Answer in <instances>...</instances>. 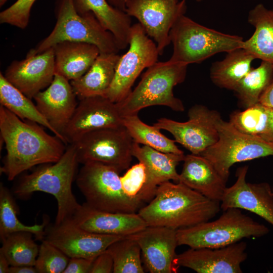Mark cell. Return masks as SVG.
I'll return each mask as SVG.
<instances>
[{
	"label": "cell",
	"instance_id": "obj_1",
	"mask_svg": "<svg viewBox=\"0 0 273 273\" xmlns=\"http://www.w3.org/2000/svg\"><path fill=\"white\" fill-rule=\"evenodd\" d=\"M41 126L0 105L1 138L7 152L0 171L9 180L35 166L57 162L65 152L66 144Z\"/></svg>",
	"mask_w": 273,
	"mask_h": 273
},
{
	"label": "cell",
	"instance_id": "obj_2",
	"mask_svg": "<svg viewBox=\"0 0 273 273\" xmlns=\"http://www.w3.org/2000/svg\"><path fill=\"white\" fill-rule=\"evenodd\" d=\"M220 209V202L181 183L167 181L158 186L154 198L138 213L147 226L177 230L209 221Z\"/></svg>",
	"mask_w": 273,
	"mask_h": 273
},
{
	"label": "cell",
	"instance_id": "obj_3",
	"mask_svg": "<svg viewBox=\"0 0 273 273\" xmlns=\"http://www.w3.org/2000/svg\"><path fill=\"white\" fill-rule=\"evenodd\" d=\"M78 164L76 147L73 144H69L57 162L39 165L30 173L21 176L13 193L21 199L30 198L36 192L53 195L58 205L54 223H60L71 218L81 206L72 189Z\"/></svg>",
	"mask_w": 273,
	"mask_h": 273
},
{
	"label": "cell",
	"instance_id": "obj_4",
	"mask_svg": "<svg viewBox=\"0 0 273 273\" xmlns=\"http://www.w3.org/2000/svg\"><path fill=\"white\" fill-rule=\"evenodd\" d=\"M55 13L56 23L52 32L26 56L40 54L66 41L94 44L100 53L117 54L120 50L114 35L103 27L92 12L77 11L74 0H56Z\"/></svg>",
	"mask_w": 273,
	"mask_h": 273
},
{
	"label": "cell",
	"instance_id": "obj_5",
	"mask_svg": "<svg viewBox=\"0 0 273 273\" xmlns=\"http://www.w3.org/2000/svg\"><path fill=\"white\" fill-rule=\"evenodd\" d=\"M187 66L169 60L157 62L148 68L137 86L123 100L116 103L122 117L138 114L142 109L156 105L184 111L183 103L174 96L173 89L185 81Z\"/></svg>",
	"mask_w": 273,
	"mask_h": 273
},
{
	"label": "cell",
	"instance_id": "obj_6",
	"mask_svg": "<svg viewBox=\"0 0 273 273\" xmlns=\"http://www.w3.org/2000/svg\"><path fill=\"white\" fill-rule=\"evenodd\" d=\"M173 52L169 60L188 65L200 63L216 54L242 47L243 37L208 28L184 15L170 31Z\"/></svg>",
	"mask_w": 273,
	"mask_h": 273
},
{
	"label": "cell",
	"instance_id": "obj_7",
	"mask_svg": "<svg viewBox=\"0 0 273 273\" xmlns=\"http://www.w3.org/2000/svg\"><path fill=\"white\" fill-rule=\"evenodd\" d=\"M241 209L230 208L217 219L177 230L178 245H187L192 248L223 247L250 237L266 235L269 229Z\"/></svg>",
	"mask_w": 273,
	"mask_h": 273
},
{
	"label": "cell",
	"instance_id": "obj_8",
	"mask_svg": "<svg viewBox=\"0 0 273 273\" xmlns=\"http://www.w3.org/2000/svg\"><path fill=\"white\" fill-rule=\"evenodd\" d=\"M82 165L76 182L89 207L106 212L132 213L144 206L125 194L120 172L116 169L97 162Z\"/></svg>",
	"mask_w": 273,
	"mask_h": 273
},
{
	"label": "cell",
	"instance_id": "obj_9",
	"mask_svg": "<svg viewBox=\"0 0 273 273\" xmlns=\"http://www.w3.org/2000/svg\"><path fill=\"white\" fill-rule=\"evenodd\" d=\"M217 141L200 155L206 158L225 180L235 163L273 156V144L260 137L243 133L220 118Z\"/></svg>",
	"mask_w": 273,
	"mask_h": 273
},
{
	"label": "cell",
	"instance_id": "obj_10",
	"mask_svg": "<svg viewBox=\"0 0 273 273\" xmlns=\"http://www.w3.org/2000/svg\"><path fill=\"white\" fill-rule=\"evenodd\" d=\"M128 51L120 56L113 81L103 97L117 103L131 91L141 73L157 62L160 55L155 41L139 23L132 25Z\"/></svg>",
	"mask_w": 273,
	"mask_h": 273
},
{
	"label": "cell",
	"instance_id": "obj_11",
	"mask_svg": "<svg viewBox=\"0 0 273 273\" xmlns=\"http://www.w3.org/2000/svg\"><path fill=\"white\" fill-rule=\"evenodd\" d=\"M133 144L123 126L90 131L73 143L79 163H100L120 173L130 165Z\"/></svg>",
	"mask_w": 273,
	"mask_h": 273
},
{
	"label": "cell",
	"instance_id": "obj_12",
	"mask_svg": "<svg viewBox=\"0 0 273 273\" xmlns=\"http://www.w3.org/2000/svg\"><path fill=\"white\" fill-rule=\"evenodd\" d=\"M188 117L185 122L161 118L153 125L169 132L175 142L191 154L200 155L217 141V123L221 117L217 111L202 105L192 107L188 111Z\"/></svg>",
	"mask_w": 273,
	"mask_h": 273
},
{
	"label": "cell",
	"instance_id": "obj_13",
	"mask_svg": "<svg viewBox=\"0 0 273 273\" xmlns=\"http://www.w3.org/2000/svg\"><path fill=\"white\" fill-rule=\"evenodd\" d=\"M186 0H129L124 11L135 18L156 43L159 54L171 42L170 31L186 11Z\"/></svg>",
	"mask_w": 273,
	"mask_h": 273
},
{
	"label": "cell",
	"instance_id": "obj_14",
	"mask_svg": "<svg viewBox=\"0 0 273 273\" xmlns=\"http://www.w3.org/2000/svg\"><path fill=\"white\" fill-rule=\"evenodd\" d=\"M124 237L87 231L69 218L59 224H48L43 240L58 248L69 258L95 259L111 244Z\"/></svg>",
	"mask_w": 273,
	"mask_h": 273
},
{
	"label": "cell",
	"instance_id": "obj_15",
	"mask_svg": "<svg viewBox=\"0 0 273 273\" xmlns=\"http://www.w3.org/2000/svg\"><path fill=\"white\" fill-rule=\"evenodd\" d=\"M123 126L116 103L97 96L79 100L62 132L66 144H73L85 134L96 130Z\"/></svg>",
	"mask_w": 273,
	"mask_h": 273
},
{
	"label": "cell",
	"instance_id": "obj_16",
	"mask_svg": "<svg viewBox=\"0 0 273 273\" xmlns=\"http://www.w3.org/2000/svg\"><path fill=\"white\" fill-rule=\"evenodd\" d=\"M246 248V243L241 241L217 248H191L176 255L174 263L198 273H242Z\"/></svg>",
	"mask_w": 273,
	"mask_h": 273
},
{
	"label": "cell",
	"instance_id": "obj_17",
	"mask_svg": "<svg viewBox=\"0 0 273 273\" xmlns=\"http://www.w3.org/2000/svg\"><path fill=\"white\" fill-rule=\"evenodd\" d=\"M55 75L53 48L22 60L13 61L4 74L10 83L31 99L50 85Z\"/></svg>",
	"mask_w": 273,
	"mask_h": 273
},
{
	"label": "cell",
	"instance_id": "obj_18",
	"mask_svg": "<svg viewBox=\"0 0 273 273\" xmlns=\"http://www.w3.org/2000/svg\"><path fill=\"white\" fill-rule=\"evenodd\" d=\"M177 230L160 226H147L127 237L140 247L146 268L151 273H171L176 270L174 260L178 245Z\"/></svg>",
	"mask_w": 273,
	"mask_h": 273
},
{
	"label": "cell",
	"instance_id": "obj_19",
	"mask_svg": "<svg viewBox=\"0 0 273 273\" xmlns=\"http://www.w3.org/2000/svg\"><path fill=\"white\" fill-rule=\"evenodd\" d=\"M248 166L238 168L237 179L226 187L220 201V208L244 209L254 213L273 225V194L268 184L247 182Z\"/></svg>",
	"mask_w": 273,
	"mask_h": 273
},
{
	"label": "cell",
	"instance_id": "obj_20",
	"mask_svg": "<svg viewBox=\"0 0 273 273\" xmlns=\"http://www.w3.org/2000/svg\"><path fill=\"white\" fill-rule=\"evenodd\" d=\"M76 98L70 81L55 74L50 85L33 99L40 113L64 139L62 132L77 106Z\"/></svg>",
	"mask_w": 273,
	"mask_h": 273
},
{
	"label": "cell",
	"instance_id": "obj_21",
	"mask_svg": "<svg viewBox=\"0 0 273 273\" xmlns=\"http://www.w3.org/2000/svg\"><path fill=\"white\" fill-rule=\"evenodd\" d=\"M82 229L94 233L125 237L147 226L138 213L98 210L83 203L71 217Z\"/></svg>",
	"mask_w": 273,
	"mask_h": 273
},
{
	"label": "cell",
	"instance_id": "obj_22",
	"mask_svg": "<svg viewBox=\"0 0 273 273\" xmlns=\"http://www.w3.org/2000/svg\"><path fill=\"white\" fill-rule=\"evenodd\" d=\"M178 182L213 201L220 202L227 181L200 155L185 156Z\"/></svg>",
	"mask_w": 273,
	"mask_h": 273
},
{
	"label": "cell",
	"instance_id": "obj_23",
	"mask_svg": "<svg viewBox=\"0 0 273 273\" xmlns=\"http://www.w3.org/2000/svg\"><path fill=\"white\" fill-rule=\"evenodd\" d=\"M52 48L55 55V74L70 81L83 75L100 54L96 46L86 42L66 41Z\"/></svg>",
	"mask_w": 273,
	"mask_h": 273
},
{
	"label": "cell",
	"instance_id": "obj_24",
	"mask_svg": "<svg viewBox=\"0 0 273 273\" xmlns=\"http://www.w3.org/2000/svg\"><path fill=\"white\" fill-rule=\"evenodd\" d=\"M120 57L117 53H100L83 75L70 81L79 100L104 96L113 81Z\"/></svg>",
	"mask_w": 273,
	"mask_h": 273
},
{
	"label": "cell",
	"instance_id": "obj_25",
	"mask_svg": "<svg viewBox=\"0 0 273 273\" xmlns=\"http://www.w3.org/2000/svg\"><path fill=\"white\" fill-rule=\"evenodd\" d=\"M79 13L92 12L103 27L115 38L120 50L129 45L131 17L125 11L112 6L107 0H74Z\"/></svg>",
	"mask_w": 273,
	"mask_h": 273
},
{
	"label": "cell",
	"instance_id": "obj_26",
	"mask_svg": "<svg viewBox=\"0 0 273 273\" xmlns=\"http://www.w3.org/2000/svg\"><path fill=\"white\" fill-rule=\"evenodd\" d=\"M248 21L255 30L242 48L256 59L273 64V9L259 4L249 11Z\"/></svg>",
	"mask_w": 273,
	"mask_h": 273
},
{
	"label": "cell",
	"instance_id": "obj_27",
	"mask_svg": "<svg viewBox=\"0 0 273 273\" xmlns=\"http://www.w3.org/2000/svg\"><path fill=\"white\" fill-rule=\"evenodd\" d=\"M132 154L145 165L148 178L154 185L158 186L170 180L178 182L176 166L179 162L184 161V154L162 152L149 146L141 147L134 142Z\"/></svg>",
	"mask_w": 273,
	"mask_h": 273
},
{
	"label": "cell",
	"instance_id": "obj_28",
	"mask_svg": "<svg viewBox=\"0 0 273 273\" xmlns=\"http://www.w3.org/2000/svg\"><path fill=\"white\" fill-rule=\"evenodd\" d=\"M255 57L243 48L226 53L221 61L212 64L210 77L216 86L230 90L235 89L240 81L252 69Z\"/></svg>",
	"mask_w": 273,
	"mask_h": 273
},
{
	"label": "cell",
	"instance_id": "obj_29",
	"mask_svg": "<svg viewBox=\"0 0 273 273\" xmlns=\"http://www.w3.org/2000/svg\"><path fill=\"white\" fill-rule=\"evenodd\" d=\"M0 103L22 120H29L43 126L59 138L66 145L64 138L49 123L34 104L0 72Z\"/></svg>",
	"mask_w": 273,
	"mask_h": 273
},
{
	"label": "cell",
	"instance_id": "obj_30",
	"mask_svg": "<svg viewBox=\"0 0 273 273\" xmlns=\"http://www.w3.org/2000/svg\"><path fill=\"white\" fill-rule=\"evenodd\" d=\"M122 124L134 143L164 153L184 154L174 140L166 137L154 125H149L143 122L138 114L123 117Z\"/></svg>",
	"mask_w": 273,
	"mask_h": 273
},
{
	"label": "cell",
	"instance_id": "obj_31",
	"mask_svg": "<svg viewBox=\"0 0 273 273\" xmlns=\"http://www.w3.org/2000/svg\"><path fill=\"white\" fill-rule=\"evenodd\" d=\"M17 206L13 195L3 183L0 185V238L2 241L9 235L19 232L32 233L39 240H43L45 229L49 224L46 218L40 224L26 225L17 216Z\"/></svg>",
	"mask_w": 273,
	"mask_h": 273
},
{
	"label": "cell",
	"instance_id": "obj_32",
	"mask_svg": "<svg viewBox=\"0 0 273 273\" xmlns=\"http://www.w3.org/2000/svg\"><path fill=\"white\" fill-rule=\"evenodd\" d=\"M273 82V64L261 61L240 81L234 90L241 104L246 108L259 102L260 99Z\"/></svg>",
	"mask_w": 273,
	"mask_h": 273
},
{
	"label": "cell",
	"instance_id": "obj_33",
	"mask_svg": "<svg viewBox=\"0 0 273 273\" xmlns=\"http://www.w3.org/2000/svg\"><path fill=\"white\" fill-rule=\"evenodd\" d=\"M32 234L19 232L11 234L2 240L0 249L11 266H34L39 246L32 239Z\"/></svg>",
	"mask_w": 273,
	"mask_h": 273
},
{
	"label": "cell",
	"instance_id": "obj_34",
	"mask_svg": "<svg viewBox=\"0 0 273 273\" xmlns=\"http://www.w3.org/2000/svg\"><path fill=\"white\" fill-rule=\"evenodd\" d=\"M122 188L130 199L144 206L155 197L158 188L149 180L145 165L139 162L120 176Z\"/></svg>",
	"mask_w": 273,
	"mask_h": 273
},
{
	"label": "cell",
	"instance_id": "obj_35",
	"mask_svg": "<svg viewBox=\"0 0 273 273\" xmlns=\"http://www.w3.org/2000/svg\"><path fill=\"white\" fill-rule=\"evenodd\" d=\"M113 260L114 273H144L141 248L138 243L125 236L106 249Z\"/></svg>",
	"mask_w": 273,
	"mask_h": 273
},
{
	"label": "cell",
	"instance_id": "obj_36",
	"mask_svg": "<svg viewBox=\"0 0 273 273\" xmlns=\"http://www.w3.org/2000/svg\"><path fill=\"white\" fill-rule=\"evenodd\" d=\"M270 111V108L259 102L243 111L232 113L229 121L243 133L260 137L267 130Z\"/></svg>",
	"mask_w": 273,
	"mask_h": 273
},
{
	"label": "cell",
	"instance_id": "obj_37",
	"mask_svg": "<svg viewBox=\"0 0 273 273\" xmlns=\"http://www.w3.org/2000/svg\"><path fill=\"white\" fill-rule=\"evenodd\" d=\"M69 259L58 248L42 240L34 266L37 273H63Z\"/></svg>",
	"mask_w": 273,
	"mask_h": 273
},
{
	"label": "cell",
	"instance_id": "obj_38",
	"mask_svg": "<svg viewBox=\"0 0 273 273\" xmlns=\"http://www.w3.org/2000/svg\"><path fill=\"white\" fill-rule=\"evenodd\" d=\"M36 0H17L0 13L1 24L25 29L29 22L31 10Z\"/></svg>",
	"mask_w": 273,
	"mask_h": 273
},
{
	"label": "cell",
	"instance_id": "obj_39",
	"mask_svg": "<svg viewBox=\"0 0 273 273\" xmlns=\"http://www.w3.org/2000/svg\"><path fill=\"white\" fill-rule=\"evenodd\" d=\"M113 260L106 250L94 260L90 273H111L113 272Z\"/></svg>",
	"mask_w": 273,
	"mask_h": 273
},
{
	"label": "cell",
	"instance_id": "obj_40",
	"mask_svg": "<svg viewBox=\"0 0 273 273\" xmlns=\"http://www.w3.org/2000/svg\"><path fill=\"white\" fill-rule=\"evenodd\" d=\"M94 260L81 257L70 258L63 273H90Z\"/></svg>",
	"mask_w": 273,
	"mask_h": 273
},
{
	"label": "cell",
	"instance_id": "obj_41",
	"mask_svg": "<svg viewBox=\"0 0 273 273\" xmlns=\"http://www.w3.org/2000/svg\"><path fill=\"white\" fill-rule=\"evenodd\" d=\"M259 103L267 107L273 108V82L261 96Z\"/></svg>",
	"mask_w": 273,
	"mask_h": 273
},
{
	"label": "cell",
	"instance_id": "obj_42",
	"mask_svg": "<svg viewBox=\"0 0 273 273\" xmlns=\"http://www.w3.org/2000/svg\"><path fill=\"white\" fill-rule=\"evenodd\" d=\"M260 138L273 144V108H271L270 118L267 130Z\"/></svg>",
	"mask_w": 273,
	"mask_h": 273
},
{
	"label": "cell",
	"instance_id": "obj_43",
	"mask_svg": "<svg viewBox=\"0 0 273 273\" xmlns=\"http://www.w3.org/2000/svg\"><path fill=\"white\" fill-rule=\"evenodd\" d=\"M9 273H37L34 266L19 265L11 266Z\"/></svg>",
	"mask_w": 273,
	"mask_h": 273
},
{
	"label": "cell",
	"instance_id": "obj_44",
	"mask_svg": "<svg viewBox=\"0 0 273 273\" xmlns=\"http://www.w3.org/2000/svg\"><path fill=\"white\" fill-rule=\"evenodd\" d=\"M10 266L8 259L0 252V273H9Z\"/></svg>",
	"mask_w": 273,
	"mask_h": 273
},
{
	"label": "cell",
	"instance_id": "obj_45",
	"mask_svg": "<svg viewBox=\"0 0 273 273\" xmlns=\"http://www.w3.org/2000/svg\"><path fill=\"white\" fill-rule=\"evenodd\" d=\"M113 7L124 11L126 4L129 0H107Z\"/></svg>",
	"mask_w": 273,
	"mask_h": 273
},
{
	"label": "cell",
	"instance_id": "obj_46",
	"mask_svg": "<svg viewBox=\"0 0 273 273\" xmlns=\"http://www.w3.org/2000/svg\"><path fill=\"white\" fill-rule=\"evenodd\" d=\"M7 0H0V6H3Z\"/></svg>",
	"mask_w": 273,
	"mask_h": 273
},
{
	"label": "cell",
	"instance_id": "obj_47",
	"mask_svg": "<svg viewBox=\"0 0 273 273\" xmlns=\"http://www.w3.org/2000/svg\"><path fill=\"white\" fill-rule=\"evenodd\" d=\"M197 2H201L202 0H196Z\"/></svg>",
	"mask_w": 273,
	"mask_h": 273
},
{
	"label": "cell",
	"instance_id": "obj_48",
	"mask_svg": "<svg viewBox=\"0 0 273 273\" xmlns=\"http://www.w3.org/2000/svg\"><path fill=\"white\" fill-rule=\"evenodd\" d=\"M272 194H273V192H272Z\"/></svg>",
	"mask_w": 273,
	"mask_h": 273
}]
</instances>
